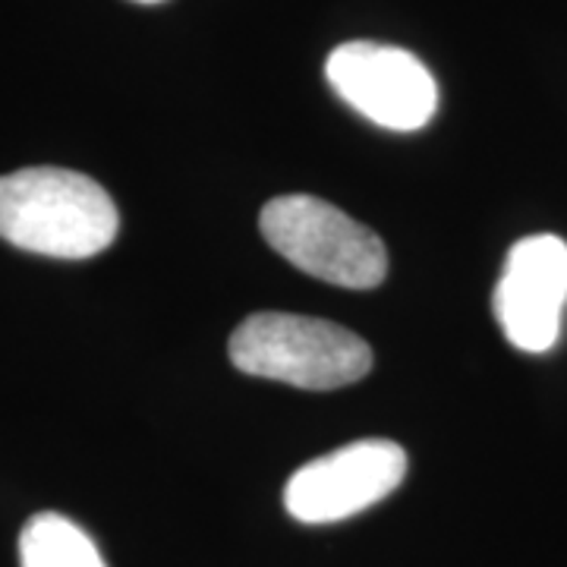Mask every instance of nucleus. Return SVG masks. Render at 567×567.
<instances>
[{
	"mask_svg": "<svg viewBox=\"0 0 567 567\" xmlns=\"http://www.w3.org/2000/svg\"><path fill=\"white\" fill-rule=\"evenodd\" d=\"M230 363L246 375L306 391H334L360 382L372 369V347L341 324L256 312L230 334Z\"/></svg>",
	"mask_w": 567,
	"mask_h": 567,
	"instance_id": "obj_2",
	"label": "nucleus"
},
{
	"mask_svg": "<svg viewBox=\"0 0 567 567\" xmlns=\"http://www.w3.org/2000/svg\"><path fill=\"white\" fill-rule=\"evenodd\" d=\"M117 205L92 177L25 167L0 177V240L51 259H89L114 244Z\"/></svg>",
	"mask_w": 567,
	"mask_h": 567,
	"instance_id": "obj_1",
	"label": "nucleus"
},
{
	"mask_svg": "<svg viewBox=\"0 0 567 567\" xmlns=\"http://www.w3.org/2000/svg\"><path fill=\"white\" fill-rule=\"evenodd\" d=\"M259 227L268 246L300 271L334 287L372 290L385 281L388 249L375 230L316 196H278Z\"/></svg>",
	"mask_w": 567,
	"mask_h": 567,
	"instance_id": "obj_3",
	"label": "nucleus"
},
{
	"mask_svg": "<svg viewBox=\"0 0 567 567\" xmlns=\"http://www.w3.org/2000/svg\"><path fill=\"white\" fill-rule=\"evenodd\" d=\"M136 3H162V0H136Z\"/></svg>",
	"mask_w": 567,
	"mask_h": 567,
	"instance_id": "obj_8",
	"label": "nucleus"
},
{
	"mask_svg": "<svg viewBox=\"0 0 567 567\" xmlns=\"http://www.w3.org/2000/svg\"><path fill=\"white\" fill-rule=\"evenodd\" d=\"M567 306V244L536 234L511 246L495 287V319L505 338L524 353H546L558 344Z\"/></svg>",
	"mask_w": 567,
	"mask_h": 567,
	"instance_id": "obj_6",
	"label": "nucleus"
},
{
	"mask_svg": "<svg viewBox=\"0 0 567 567\" xmlns=\"http://www.w3.org/2000/svg\"><path fill=\"white\" fill-rule=\"evenodd\" d=\"M22 567H104L99 546L63 514H35L20 533Z\"/></svg>",
	"mask_w": 567,
	"mask_h": 567,
	"instance_id": "obj_7",
	"label": "nucleus"
},
{
	"mask_svg": "<svg viewBox=\"0 0 567 567\" xmlns=\"http://www.w3.org/2000/svg\"><path fill=\"white\" fill-rule=\"evenodd\" d=\"M406 476V451L363 439L300 466L284 488V507L300 524H338L379 505Z\"/></svg>",
	"mask_w": 567,
	"mask_h": 567,
	"instance_id": "obj_5",
	"label": "nucleus"
},
{
	"mask_svg": "<svg viewBox=\"0 0 567 567\" xmlns=\"http://www.w3.org/2000/svg\"><path fill=\"white\" fill-rule=\"evenodd\" d=\"M334 95L375 126L413 133L439 111V85L420 58L379 41H347L324 61Z\"/></svg>",
	"mask_w": 567,
	"mask_h": 567,
	"instance_id": "obj_4",
	"label": "nucleus"
}]
</instances>
